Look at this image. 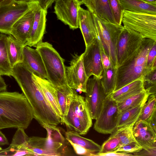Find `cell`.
Returning <instances> with one entry per match:
<instances>
[{
    "label": "cell",
    "mask_w": 156,
    "mask_h": 156,
    "mask_svg": "<svg viewBox=\"0 0 156 156\" xmlns=\"http://www.w3.org/2000/svg\"><path fill=\"white\" fill-rule=\"evenodd\" d=\"M33 73L22 63L12 68L13 76L30 104L34 118L43 127L57 126L61 123L56 113L33 78Z\"/></svg>",
    "instance_id": "cell-1"
},
{
    "label": "cell",
    "mask_w": 156,
    "mask_h": 156,
    "mask_svg": "<svg viewBox=\"0 0 156 156\" xmlns=\"http://www.w3.org/2000/svg\"><path fill=\"white\" fill-rule=\"evenodd\" d=\"M33 118L31 106L22 93L0 92V124L25 129Z\"/></svg>",
    "instance_id": "cell-2"
},
{
    "label": "cell",
    "mask_w": 156,
    "mask_h": 156,
    "mask_svg": "<svg viewBox=\"0 0 156 156\" xmlns=\"http://www.w3.org/2000/svg\"><path fill=\"white\" fill-rule=\"evenodd\" d=\"M155 41L145 38L137 51L117 67L114 91L137 79L143 78L147 72L146 67L147 58L149 51Z\"/></svg>",
    "instance_id": "cell-3"
},
{
    "label": "cell",
    "mask_w": 156,
    "mask_h": 156,
    "mask_svg": "<svg viewBox=\"0 0 156 156\" xmlns=\"http://www.w3.org/2000/svg\"><path fill=\"white\" fill-rule=\"evenodd\" d=\"M36 47L43 60L47 74L46 79L55 87L67 84L64 59L52 45L42 41Z\"/></svg>",
    "instance_id": "cell-4"
},
{
    "label": "cell",
    "mask_w": 156,
    "mask_h": 156,
    "mask_svg": "<svg viewBox=\"0 0 156 156\" xmlns=\"http://www.w3.org/2000/svg\"><path fill=\"white\" fill-rule=\"evenodd\" d=\"M92 14L99 44L109 57L112 65L117 68L116 46L124 27L109 22L96 14Z\"/></svg>",
    "instance_id": "cell-5"
},
{
    "label": "cell",
    "mask_w": 156,
    "mask_h": 156,
    "mask_svg": "<svg viewBox=\"0 0 156 156\" xmlns=\"http://www.w3.org/2000/svg\"><path fill=\"white\" fill-rule=\"evenodd\" d=\"M47 132L46 138L38 136L29 137L27 149L33 156H60L59 149L62 146L64 139L56 126H43Z\"/></svg>",
    "instance_id": "cell-6"
},
{
    "label": "cell",
    "mask_w": 156,
    "mask_h": 156,
    "mask_svg": "<svg viewBox=\"0 0 156 156\" xmlns=\"http://www.w3.org/2000/svg\"><path fill=\"white\" fill-rule=\"evenodd\" d=\"M122 22L124 26L156 41V15L123 10Z\"/></svg>",
    "instance_id": "cell-7"
},
{
    "label": "cell",
    "mask_w": 156,
    "mask_h": 156,
    "mask_svg": "<svg viewBox=\"0 0 156 156\" xmlns=\"http://www.w3.org/2000/svg\"><path fill=\"white\" fill-rule=\"evenodd\" d=\"M124 27L118 38L116 46L117 67L137 51L145 38L140 34Z\"/></svg>",
    "instance_id": "cell-8"
},
{
    "label": "cell",
    "mask_w": 156,
    "mask_h": 156,
    "mask_svg": "<svg viewBox=\"0 0 156 156\" xmlns=\"http://www.w3.org/2000/svg\"><path fill=\"white\" fill-rule=\"evenodd\" d=\"M120 113L117 102L110 94L107 95L95 119L94 129L100 133L111 134L116 129Z\"/></svg>",
    "instance_id": "cell-9"
},
{
    "label": "cell",
    "mask_w": 156,
    "mask_h": 156,
    "mask_svg": "<svg viewBox=\"0 0 156 156\" xmlns=\"http://www.w3.org/2000/svg\"><path fill=\"white\" fill-rule=\"evenodd\" d=\"M39 4L37 1L17 3L0 6V32L11 35L12 27L21 17Z\"/></svg>",
    "instance_id": "cell-10"
},
{
    "label": "cell",
    "mask_w": 156,
    "mask_h": 156,
    "mask_svg": "<svg viewBox=\"0 0 156 156\" xmlns=\"http://www.w3.org/2000/svg\"><path fill=\"white\" fill-rule=\"evenodd\" d=\"M85 100L91 118L96 119L101 111L104 101L107 95L100 79L93 76L89 78L86 86Z\"/></svg>",
    "instance_id": "cell-11"
},
{
    "label": "cell",
    "mask_w": 156,
    "mask_h": 156,
    "mask_svg": "<svg viewBox=\"0 0 156 156\" xmlns=\"http://www.w3.org/2000/svg\"><path fill=\"white\" fill-rule=\"evenodd\" d=\"M67 84L73 90L85 93L88 78L86 74L83 62V54L75 53L72 55L70 65L66 66Z\"/></svg>",
    "instance_id": "cell-12"
},
{
    "label": "cell",
    "mask_w": 156,
    "mask_h": 156,
    "mask_svg": "<svg viewBox=\"0 0 156 156\" xmlns=\"http://www.w3.org/2000/svg\"><path fill=\"white\" fill-rule=\"evenodd\" d=\"M54 12L58 20L71 29L79 28L78 11L80 5L76 0H55Z\"/></svg>",
    "instance_id": "cell-13"
},
{
    "label": "cell",
    "mask_w": 156,
    "mask_h": 156,
    "mask_svg": "<svg viewBox=\"0 0 156 156\" xmlns=\"http://www.w3.org/2000/svg\"><path fill=\"white\" fill-rule=\"evenodd\" d=\"M83 54V62L87 77L93 75L100 78L103 68L102 62L100 46L98 39H95L86 47Z\"/></svg>",
    "instance_id": "cell-14"
},
{
    "label": "cell",
    "mask_w": 156,
    "mask_h": 156,
    "mask_svg": "<svg viewBox=\"0 0 156 156\" xmlns=\"http://www.w3.org/2000/svg\"><path fill=\"white\" fill-rule=\"evenodd\" d=\"M35 7L21 17L14 23L11 28V35L24 47L28 45L30 40Z\"/></svg>",
    "instance_id": "cell-15"
},
{
    "label": "cell",
    "mask_w": 156,
    "mask_h": 156,
    "mask_svg": "<svg viewBox=\"0 0 156 156\" xmlns=\"http://www.w3.org/2000/svg\"><path fill=\"white\" fill-rule=\"evenodd\" d=\"M133 130L135 140L142 148L156 147V131L148 122L138 119Z\"/></svg>",
    "instance_id": "cell-16"
},
{
    "label": "cell",
    "mask_w": 156,
    "mask_h": 156,
    "mask_svg": "<svg viewBox=\"0 0 156 156\" xmlns=\"http://www.w3.org/2000/svg\"><path fill=\"white\" fill-rule=\"evenodd\" d=\"M34 20L27 45L30 47H36L38 43L42 41L46 30L47 11L38 4L34 8Z\"/></svg>",
    "instance_id": "cell-17"
},
{
    "label": "cell",
    "mask_w": 156,
    "mask_h": 156,
    "mask_svg": "<svg viewBox=\"0 0 156 156\" xmlns=\"http://www.w3.org/2000/svg\"><path fill=\"white\" fill-rule=\"evenodd\" d=\"M23 60L22 62L34 74L44 79H47V74L41 55L36 49L28 46L23 49Z\"/></svg>",
    "instance_id": "cell-18"
},
{
    "label": "cell",
    "mask_w": 156,
    "mask_h": 156,
    "mask_svg": "<svg viewBox=\"0 0 156 156\" xmlns=\"http://www.w3.org/2000/svg\"><path fill=\"white\" fill-rule=\"evenodd\" d=\"M78 24L86 47L96 38L97 32L92 13L81 7L78 11Z\"/></svg>",
    "instance_id": "cell-19"
},
{
    "label": "cell",
    "mask_w": 156,
    "mask_h": 156,
    "mask_svg": "<svg viewBox=\"0 0 156 156\" xmlns=\"http://www.w3.org/2000/svg\"><path fill=\"white\" fill-rule=\"evenodd\" d=\"M76 117L80 120L86 134L91 127L92 119L85 98L74 90L71 102Z\"/></svg>",
    "instance_id": "cell-20"
},
{
    "label": "cell",
    "mask_w": 156,
    "mask_h": 156,
    "mask_svg": "<svg viewBox=\"0 0 156 156\" xmlns=\"http://www.w3.org/2000/svg\"><path fill=\"white\" fill-rule=\"evenodd\" d=\"M33 78L56 113L60 118L61 122L62 115L54 86L47 80L41 78L33 73Z\"/></svg>",
    "instance_id": "cell-21"
},
{
    "label": "cell",
    "mask_w": 156,
    "mask_h": 156,
    "mask_svg": "<svg viewBox=\"0 0 156 156\" xmlns=\"http://www.w3.org/2000/svg\"><path fill=\"white\" fill-rule=\"evenodd\" d=\"M143 78L137 79L111 93L112 98L117 103L145 90Z\"/></svg>",
    "instance_id": "cell-22"
},
{
    "label": "cell",
    "mask_w": 156,
    "mask_h": 156,
    "mask_svg": "<svg viewBox=\"0 0 156 156\" xmlns=\"http://www.w3.org/2000/svg\"><path fill=\"white\" fill-rule=\"evenodd\" d=\"M24 47L12 35H10L8 36V54L10 65L12 69L16 65L22 63Z\"/></svg>",
    "instance_id": "cell-23"
},
{
    "label": "cell",
    "mask_w": 156,
    "mask_h": 156,
    "mask_svg": "<svg viewBox=\"0 0 156 156\" xmlns=\"http://www.w3.org/2000/svg\"><path fill=\"white\" fill-rule=\"evenodd\" d=\"M147 100L134 107L120 113L116 129L133 126L138 119L143 106Z\"/></svg>",
    "instance_id": "cell-24"
},
{
    "label": "cell",
    "mask_w": 156,
    "mask_h": 156,
    "mask_svg": "<svg viewBox=\"0 0 156 156\" xmlns=\"http://www.w3.org/2000/svg\"><path fill=\"white\" fill-rule=\"evenodd\" d=\"M8 36L0 34V74L11 77L12 73L8 58L7 51Z\"/></svg>",
    "instance_id": "cell-25"
},
{
    "label": "cell",
    "mask_w": 156,
    "mask_h": 156,
    "mask_svg": "<svg viewBox=\"0 0 156 156\" xmlns=\"http://www.w3.org/2000/svg\"><path fill=\"white\" fill-rule=\"evenodd\" d=\"M123 10L156 15V5L142 0H119Z\"/></svg>",
    "instance_id": "cell-26"
},
{
    "label": "cell",
    "mask_w": 156,
    "mask_h": 156,
    "mask_svg": "<svg viewBox=\"0 0 156 156\" xmlns=\"http://www.w3.org/2000/svg\"><path fill=\"white\" fill-rule=\"evenodd\" d=\"M55 87L63 118L68 112L74 90L68 84Z\"/></svg>",
    "instance_id": "cell-27"
},
{
    "label": "cell",
    "mask_w": 156,
    "mask_h": 156,
    "mask_svg": "<svg viewBox=\"0 0 156 156\" xmlns=\"http://www.w3.org/2000/svg\"><path fill=\"white\" fill-rule=\"evenodd\" d=\"M65 136L67 140H69L97 154L101 150V146L100 145L92 140L81 136L78 133L74 130L66 132Z\"/></svg>",
    "instance_id": "cell-28"
},
{
    "label": "cell",
    "mask_w": 156,
    "mask_h": 156,
    "mask_svg": "<svg viewBox=\"0 0 156 156\" xmlns=\"http://www.w3.org/2000/svg\"><path fill=\"white\" fill-rule=\"evenodd\" d=\"M117 69L112 66L107 69H103L99 78L107 95L114 91L116 83Z\"/></svg>",
    "instance_id": "cell-29"
},
{
    "label": "cell",
    "mask_w": 156,
    "mask_h": 156,
    "mask_svg": "<svg viewBox=\"0 0 156 156\" xmlns=\"http://www.w3.org/2000/svg\"><path fill=\"white\" fill-rule=\"evenodd\" d=\"M149 95L148 92L145 90L117 103L120 112L138 105L144 101L147 100Z\"/></svg>",
    "instance_id": "cell-30"
},
{
    "label": "cell",
    "mask_w": 156,
    "mask_h": 156,
    "mask_svg": "<svg viewBox=\"0 0 156 156\" xmlns=\"http://www.w3.org/2000/svg\"><path fill=\"white\" fill-rule=\"evenodd\" d=\"M29 137L22 128H17L11 142L8 147L15 156L17 151L20 149H27V143Z\"/></svg>",
    "instance_id": "cell-31"
},
{
    "label": "cell",
    "mask_w": 156,
    "mask_h": 156,
    "mask_svg": "<svg viewBox=\"0 0 156 156\" xmlns=\"http://www.w3.org/2000/svg\"><path fill=\"white\" fill-rule=\"evenodd\" d=\"M100 17L113 23H115L109 5L108 0H95L94 12Z\"/></svg>",
    "instance_id": "cell-32"
},
{
    "label": "cell",
    "mask_w": 156,
    "mask_h": 156,
    "mask_svg": "<svg viewBox=\"0 0 156 156\" xmlns=\"http://www.w3.org/2000/svg\"><path fill=\"white\" fill-rule=\"evenodd\" d=\"M133 126H130L116 129L111 134V135L119 138L120 141V147L136 141L133 135Z\"/></svg>",
    "instance_id": "cell-33"
},
{
    "label": "cell",
    "mask_w": 156,
    "mask_h": 156,
    "mask_svg": "<svg viewBox=\"0 0 156 156\" xmlns=\"http://www.w3.org/2000/svg\"><path fill=\"white\" fill-rule=\"evenodd\" d=\"M156 95H149L147 101L143 106L138 119L149 123L151 116L156 110Z\"/></svg>",
    "instance_id": "cell-34"
},
{
    "label": "cell",
    "mask_w": 156,
    "mask_h": 156,
    "mask_svg": "<svg viewBox=\"0 0 156 156\" xmlns=\"http://www.w3.org/2000/svg\"><path fill=\"white\" fill-rule=\"evenodd\" d=\"M120 141L115 136L110 135L101 146L100 151L95 155L98 154L106 153L115 151L120 147Z\"/></svg>",
    "instance_id": "cell-35"
},
{
    "label": "cell",
    "mask_w": 156,
    "mask_h": 156,
    "mask_svg": "<svg viewBox=\"0 0 156 156\" xmlns=\"http://www.w3.org/2000/svg\"><path fill=\"white\" fill-rule=\"evenodd\" d=\"M116 23L121 25L123 9L119 0H108Z\"/></svg>",
    "instance_id": "cell-36"
},
{
    "label": "cell",
    "mask_w": 156,
    "mask_h": 156,
    "mask_svg": "<svg viewBox=\"0 0 156 156\" xmlns=\"http://www.w3.org/2000/svg\"><path fill=\"white\" fill-rule=\"evenodd\" d=\"M142 149V147L136 141L121 147L115 151L117 152L131 154L138 152Z\"/></svg>",
    "instance_id": "cell-37"
},
{
    "label": "cell",
    "mask_w": 156,
    "mask_h": 156,
    "mask_svg": "<svg viewBox=\"0 0 156 156\" xmlns=\"http://www.w3.org/2000/svg\"><path fill=\"white\" fill-rule=\"evenodd\" d=\"M146 67L147 72L156 68V41H154L148 53Z\"/></svg>",
    "instance_id": "cell-38"
},
{
    "label": "cell",
    "mask_w": 156,
    "mask_h": 156,
    "mask_svg": "<svg viewBox=\"0 0 156 156\" xmlns=\"http://www.w3.org/2000/svg\"><path fill=\"white\" fill-rule=\"evenodd\" d=\"M73 147L75 152L77 154L87 156H95L96 153L67 140Z\"/></svg>",
    "instance_id": "cell-39"
},
{
    "label": "cell",
    "mask_w": 156,
    "mask_h": 156,
    "mask_svg": "<svg viewBox=\"0 0 156 156\" xmlns=\"http://www.w3.org/2000/svg\"><path fill=\"white\" fill-rule=\"evenodd\" d=\"M143 82L156 84V68L147 72L143 77Z\"/></svg>",
    "instance_id": "cell-40"
},
{
    "label": "cell",
    "mask_w": 156,
    "mask_h": 156,
    "mask_svg": "<svg viewBox=\"0 0 156 156\" xmlns=\"http://www.w3.org/2000/svg\"><path fill=\"white\" fill-rule=\"evenodd\" d=\"M136 156H156V147L142 148L140 151L133 153Z\"/></svg>",
    "instance_id": "cell-41"
},
{
    "label": "cell",
    "mask_w": 156,
    "mask_h": 156,
    "mask_svg": "<svg viewBox=\"0 0 156 156\" xmlns=\"http://www.w3.org/2000/svg\"><path fill=\"white\" fill-rule=\"evenodd\" d=\"M100 46L101 59L103 69H107L112 66L110 59L108 56L105 52L100 45Z\"/></svg>",
    "instance_id": "cell-42"
},
{
    "label": "cell",
    "mask_w": 156,
    "mask_h": 156,
    "mask_svg": "<svg viewBox=\"0 0 156 156\" xmlns=\"http://www.w3.org/2000/svg\"><path fill=\"white\" fill-rule=\"evenodd\" d=\"M55 0H40L38 2L39 5L44 9L47 11L50 8Z\"/></svg>",
    "instance_id": "cell-43"
},
{
    "label": "cell",
    "mask_w": 156,
    "mask_h": 156,
    "mask_svg": "<svg viewBox=\"0 0 156 156\" xmlns=\"http://www.w3.org/2000/svg\"><path fill=\"white\" fill-rule=\"evenodd\" d=\"M131 155H133L132 154L123 153L114 151L104 154H97L96 156H127Z\"/></svg>",
    "instance_id": "cell-44"
},
{
    "label": "cell",
    "mask_w": 156,
    "mask_h": 156,
    "mask_svg": "<svg viewBox=\"0 0 156 156\" xmlns=\"http://www.w3.org/2000/svg\"><path fill=\"white\" fill-rule=\"evenodd\" d=\"M9 144V142L7 139L0 130V146Z\"/></svg>",
    "instance_id": "cell-45"
},
{
    "label": "cell",
    "mask_w": 156,
    "mask_h": 156,
    "mask_svg": "<svg viewBox=\"0 0 156 156\" xmlns=\"http://www.w3.org/2000/svg\"><path fill=\"white\" fill-rule=\"evenodd\" d=\"M149 123L152 128L156 131V111L155 112L153 113Z\"/></svg>",
    "instance_id": "cell-46"
},
{
    "label": "cell",
    "mask_w": 156,
    "mask_h": 156,
    "mask_svg": "<svg viewBox=\"0 0 156 156\" xmlns=\"http://www.w3.org/2000/svg\"><path fill=\"white\" fill-rule=\"evenodd\" d=\"M7 88V85L2 75L0 74V92L6 91Z\"/></svg>",
    "instance_id": "cell-47"
},
{
    "label": "cell",
    "mask_w": 156,
    "mask_h": 156,
    "mask_svg": "<svg viewBox=\"0 0 156 156\" xmlns=\"http://www.w3.org/2000/svg\"><path fill=\"white\" fill-rule=\"evenodd\" d=\"M14 2V0H0V6L6 5Z\"/></svg>",
    "instance_id": "cell-48"
},
{
    "label": "cell",
    "mask_w": 156,
    "mask_h": 156,
    "mask_svg": "<svg viewBox=\"0 0 156 156\" xmlns=\"http://www.w3.org/2000/svg\"><path fill=\"white\" fill-rule=\"evenodd\" d=\"M147 3L156 5V0H142Z\"/></svg>",
    "instance_id": "cell-49"
},
{
    "label": "cell",
    "mask_w": 156,
    "mask_h": 156,
    "mask_svg": "<svg viewBox=\"0 0 156 156\" xmlns=\"http://www.w3.org/2000/svg\"><path fill=\"white\" fill-rule=\"evenodd\" d=\"M14 2L17 3L28 2L31 1V0H14Z\"/></svg>",
    "instance_id": "cell-50"
},
{
    "label": "cell",
    "mask_w": 156,
    "mask_h": 156,
    "mask_svg": "<svg viewBox=\"0 0 156 156\" xmlns=\"http://www.w3.org/2000/svg\"><path fill=\"white\" fill-rule=\"evenodd\" d=\"M10 128V126H8L3 125V124H2L0 123V130L2 129H6V128Z\"/></svg>",
    "instance_id": "cell-51"
},
{
    "label": "cell",
    "mask_w": 156,
    "mask_h": 156,
    "mask_svg": "<svg viewBox=\"0 0 156 156\" xmlns=\"http://www.w3.org/2000/svg\"><path fill=\"white\" fill-rule=\"evenodd\" d=\"M77 2L81 5L84 4L85 0H76Z\"/></svg>",
    "instance_id": "cell-52"
},
{
    "label": "cell",
    "mask_w": 156,
    "mask_h": 156,
    "mask_svg": "<svg viewBox=\"0 0 156 156\" xmlns=\"http://www.w3.org/2000/svg\"><path fill=\"white\" fill-rule=\"evenodd\" d=\"M31 1H39L40 0H31Z\"/></svg>",
    "instance_id": "cell-53"
},
{
    "label": "cell",
    "mask_w": 156,
    "mask_h": 156,
    "mask_svg": "<svg viewBox=\"0 0 156 156\" xmlns=\"http://www.w3.org/2000/svg\"><path fill=\"white\" fill-rule=\"evenodd\" d=\"M2 149V148L0 147V150Z\"/></svg>",
    "instance_id": "cell-54"
}]
</instances>
